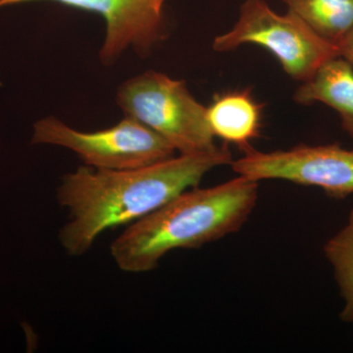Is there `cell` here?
<instances>
[{
	"mask_svg": "<svg viewBox=\"0 0 353 353\" xmlns=\"http://www.w3.org/2000/svg\"><path fill=\"white\" fill-rule=\"evenodd\" d=\"M325 256L334 268L343 305L341 319L353 324V209L347 224L324 245Z\"/></svg>",
	"mask_w": 353,
	"mask_h": 353,
	"instance_id": "11",
	"label": "cell"
},
{
	"mask_svg": "<svg viewBox=\"0 0 353 353\" xmlns=\"http://www.w3.org/2000/svg\"><path fill=\"white\" fill-rule=\"evenodd\" d=\"M37 1L55 2L101 15L106 25L99 50L103 65L115 63L128 50L145 57L165 37L166 0H0V9Z\"/></svg>",
	"mask_w": 353,
	"mask_h": 353,
	"instance_id": "7",
	"label": "cell"
},
{
	"mask_svg": "<svg viewBox=\"0 0 353 353\" xmlns=\"http://www.w3.org/2000/svg\"><path fill=\"white\" fill-rule=\"evenodd\" d=\"M243 44L268 50L288 75L303 83L339 57L336 46L318 36L294 14L276 13L265 0H245L233 29L215 38L213 48L224 52Z\"/></svg>",
	"mask_w": 353,
	"mask_h": 353,
	"instance_id": "4",
	"label": "cell"
},
{
	"mask_svg": "<svg viewBox=\"0 0 353 353\" xmlns=\"http://www.w3.org/2000/svg\"><path fill=\"white\" fill-rule=\"evenodd\" d=\"M257 201L259 183L243 176L192 188L129 225L111 243V256L127 273L154 270L173 250L199 248L238 232Z\"/></svg>",
	"mask_w": 353,
	"mask_h": 353,
	"instance_id": "2",
	"label": "cell"
},
{
	"mask_svg": "<svg viewBox=\"0 0 353 353\" xmlns=\"http://www.w3.org/2000/svg\"><path fill=\"white\" fill-rule=\"evenodd\" d=\"M339 57L347 60L353 66V27L347 34L336 44Z\"/></svg>",
	"mask_w": 353,
	"mask_h": 353,
	"instance_id": "12",
	"label": "cell"
},
{
	"mask_svg": "<svg viewBox=\"0 0 353 353\" xmlns=\"http://www.w3.org/2000/svg\"><path fill=\"white\" fill-rule=\"evenodd\" d=\"M318 36L336 46L353 27V0H283Z\"/></svg>",
	"mask_w": 353,
	"mask_h": 353,
	"instance_id": "10",
	"label": "cell"
},
{
	"mask_svg": "<svg viewBox=\"0 0 353 353\" xmlns=\"http://www.w3.org/2000/svg\"><path fill=\"white\" fill-rule=\"evenodd\" d=\"M234 173L259 183L283 180L320 188L334 199L353 194V150L338 143L301 145L289 150L262 152L250 148L231 163Z\"/></svg>",
	"mask_w": 353,
	"mask_h": 353,
	"instance_id": "6",
	"label": "cell"
},
{
	"mask_svg": "<svg viewBox=\"0 0 353 353\" xmlns=\"http://www.w3.org/2000/svg\"><path fill=\"white\" fill-rule=\"evenodd\" d=\"M32 143L67 148L85 166L103 170L139 168L176 153L166 139L128 116L118 124L97 132L78 131L50 116L34 124Z\"/></svg>",
	"mask_w": 353,
	"mask_h": 353,
	"instance_id": "5",
	"label": "cell"
},
{
	"mask_svg": "<svg viewBox=\"0 0 353 353\" xmlns=\"http://www.w3.org/2000/svg\"><path fill=\"white\" fill-rule=\"evenodd\" d=\"M303 105L320 102L339 113L341 127L353 138V66L340 57L323 64L294 95Z\"/></svg>",
	"mask_w": 353,
	"mask_h": 353,
	"instance_id": "9",
	"label": "cell"
},
{
	"mask_svg": "<svg viewBox=\"0 0 353 353\" xmlns=\"http://www.w3.org/2000/svg\"><path fill=\"white\" fill-rule=\"evenodd\" d=\"M233 162L227 145L174 155L124 170L88 166L62 176L57 189L67 221L58 240L70 256H81L108 229L129 226L185 190L196 188L213 169Z\"/></svg>",
	"mask_w": 353,
	"mask_h": 353,
	"instance_id": "1",
	"label": "cell"
},
{
	"mask_svg": "<svg viewBox=\"0 0 353 353\" xmlns=\"http://www.w3.org/2000/svg\"><path fill=\"white\" fill-rule=\"evenodd\" d=\"M116 101L134 118L166 139L180 154L216 148L208 108L190 94L185 81L146 71L120 85Z\"/></svg>",
	"mask_w": 353,
	"mask_h": 353,
	"instance_id": "3",
	"label": "cell"
},
{
	"mask_svg": "<svg viewBox=\"0 0 353 353\" xmlns=\"http://www.w3.org/2000/svg\"><path fill=\"white\" fill-rule=\"evenodd\" d=\"M208 108V120L214 137L238 145L243 152L259 138L263 105L250 90H236L215 94Z\"/></svg>",
	"mask_w": 353,
	"mask_h": 353,
	"instance_id": "8",
	"label": "cell"
}]
</instances>
